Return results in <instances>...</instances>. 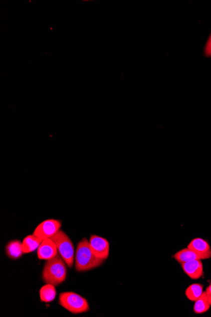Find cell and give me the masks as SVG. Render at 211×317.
Returning a JSON list of instances; mask_svg holds the SVG:
<instances>
[{
	"label": "cell",
	"mask_w": 211,
	"mask_h": 317,
	"mask_svg": "<svg viewBox=\"0 0 211 317\" xmlns=\"http://www.w3.org/2000/svg\"><path fill=\"white\" fill-rule=\"evenodd\" d=\"M67 263L58 252L54 257L48 260L43 270V280L46 284L58 286L66 280Z\"/></svg>",
	"instance_id": "cell-1"
},
{
	"label": "cell",
	"mask_w": 211,
	"mask_h": 317,
	"mask_svg": "<svg viewBox=\"0 0 211 317\" xmlns=\"http://www.w3.org/2000/svg\"><path fill=\"white\" fill-rule=\"evenodd\" d=\"M104 261L94 255L86 238L82 239L77 244L75 256V270L77 272L93 270L103 264Z\"/></svg>",
	"instance_id": "cell-2"
},
{
	"label": "cell",
	"mask_w": 211,
	"mask_h": 317,
	"mask_svg": "<svg viewBox=\"0 0 211 317\" xmlns=\"http://www.w3.org/2000/svg\"><path fill=\"white\" fill-rule=\"evenodd\" d=\"M58 303L73 314L86 313L90 309L87 299L73 292H64L60 294Z\"/></svg>",
	"instance_id": "cell-3"
},
{
	"label": "cell",
	"mask_w": 211,
	"mask_h": 317,
	"mask_svg": "<svg viewBox=\"0 0 211 317\" xmlns=\"http://www.w3.org/2000/svg\"><path fill=\"white\" fill-rule=\"evenodd\" d=\"M50 239L54 242L58 253L66 262L68 267L72 268L74 263L75 250L71 239L62 230L58 231Z\"/></svg>",
	"instance_id": "cell-4"
},
{
	"label": "cell",
	"mask_w": 211,
	"mask_h": 317,
	"mask_svg": "<svg viewBox=\"0 0 211 317\" xmlns=\"http://www.w3.org/2000/svg\"><path fill=\"white\" fill-rule=\"evenodd\" d=\"M62 223L60 220L48 219L38 225L34 232L33 235L41 239L50 238L54 236L61 228Z\"/></svg>",
	"instance_id": "cell-5"
},
{
	"label": "cell",
	"mask_w": 211,
	"mask_h": 317,
	"mask_svg": "<svg viewBox=\"0 0 211 317\" xmlns=\"http://www.w3.org/2000/svg\"><path fill=\"white\" fill-rule=\"evenodd\" d=\"M90 246L92 251L97 257L106 260L110 254V244L106 239L97 235H92L90 238Z\"/></svg>",
	"instance_id": "cell-6"
},
{
	"label": "cell",
	"mask_w": 211,
	"mask_h": 317,
	"mask_svg": "<svg viewBox=\"0 0 211 317\" xmlns=\"http://www.w3.org/2000/svg\"><path fill=\"white\" fill-rule=\"evenodd\" d=\"M188 248L190 249L198 256L200 260L211 258V248L209 244L202 238L193 239L189 243Z\"/></svg>",
	"instance_id": "cell-7"
},
{
	"label": "cell",
	"mask_w": 211,
	"mask_h": 317,
	"mask_svg": "<svg viewBox=\"0 0 211 317\" xmlns=\"http://www.w3.org/2000/svg\"><path fill=\"white\" fill-rule=\"evenodd\" d=\"M57 253V246L50 238L43 239L38 249V257L40 260H50Z\"/></svg>",
	"instance_id": "cell-8"
},
{
	"label": "cell",
	"mask_w": 211,
	"mask_h": 317,
	"mask_svg": "<svg viewBox=\"0 0 211 317\" xmlns=\"http://www.w3.org/2000/svg\"><path fill=\"white\" fill-rule=\"evenodd\" d=\"M184 272L191 279H200L203 275V264L201 260H193L181 263Z\"/></svg>",
	"instance_id": "cell-9"
},
{
	"label": "cell",
	"mask_w": 211,
	"mask_h": 317,
	"mask_svg": "<svg viewBox=\"0 0 211 317\" xmlns=\"http://www.w3.org/2000/svg\"><path fill=\"white\" fill-rule=\"evenodd\" d=\"M6 250L7 256L13 260L21 258L24 254L22 250V243L19 240L10 241L7 244Z\"/></svg>",
	"instance_id": "cell-10"
},
{
	"label": "cell",
	"mask_w": 211,
	"mask_h": 317,
	"mask_svg": "<svg viewBox=\"0 0 211 317\" xmlns=\"http://www.w3.org/2000/svg\"><path fill=\"white\" fill-rule=\"evenodd\" d=\"M43 239L35 235H29L24 239L22 243V250L24 253H29L36 251L42 243Z\"/></svg>",
	"instance_id": "cell-11"
},
{
	"label": "cell",
	"mask_w": 211,
	"mask_h": 317,
	"mask_svg": "<svg viewBox=\"0 0 211 317\" xmlns=\"http://www.w3.org/2000/svg\"><path fill=\"white\" fill-rule=\"evenodd\" d=\"M173 257L180 264L193 260H200L197 254L188 248L178 251Z\"/></svg>",
	"instance_id": "cell-12"
},
{
	"label": "cell",
	"mask_w": 211,
	"mask_h": 317,
	"mask_svg": "<svg viewBox=\"0 0 211 317\" xmlns=\"http://www.w3.org/2000/svg\"><path fill=\"white\" fill-rule=\"evenodd\" d=\"M40 294L41 301L50 302L55 299L57 291H56L55 285L47 284L41 287Z\"/></svg>",
	"instance_id": "cell-13"
},
{
	"label": "cell",
	"mask_w": 211,
	"mask_h": 317,
	"mask_svg": "<svg viewBox=\"0 0 211 317\" xmlns=\"http://www.w3.org/2000/svg\"><path fill=\"white\" fill-rule=\"evenodd\" d=\"M194 304L193 311L195 313L202 314L207 312L210 308V304L208 301V297L206 292H203L199 298L195 301Z\"/></svg>",
	"instance_id": "cell-14"
},
{
	"label": "cell",
	"mask_w": 211,
	"mask_h": 317,
	"mask_svg": "<svg viewBox=\"0 0 211 317\" xmlns=\"http://www.w3.org/2000/svg\"><path fill=\"white\" fill-rule=\"evenodd\" d=\"M203 285L193 284L189 285L185 291L186 296L191 301H196L202 294Z\"/></svg>",
	"instance_id": "cell-15"
},
{
	"label": "cell",
	"mask_w": 211,
	"mask_h": 317,
	"mask_svg": "<svg viewBox=\"0 0 211 317\" xmlns=\"http://www.w3.org/2000/svg\"><path fill=\"white\" fill-rule=\"evenodd\" d=\"M204 54L205 57H211V35L205 45Z\"/></svg>",
	"instance_id": "cell-16"
},
{
	"label": "cell",
	"mask_w": 211,
	"mask_h": 317,
	"mask_svg": "<svg viewBox=\"0 0 211 317\" xmlns=\"http://www.w3.org/2000/svg\"><path fill=\"white\" fill-rule=\"evenodd\" d=\"M205 292L206 294H207L208 301H209V303L211 305V284L210 285H208L207 289H206Z\"/></svg>",
	"instance_id": "cell-17"
}]
</instances>
